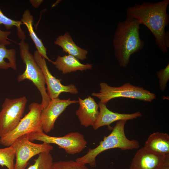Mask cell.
<instances>
[{
	"label": "cell",
	"instance_id": "obj_5",
	"mask_svg": "<svg viewBox=\"0 0 169 169\" xmlns=\"http://www.w3.org/2000/svg\"><path fill=\"white\" fill-rule=\"evenodd\" d=\"M100 90L98 93L93 92L91 95L99 98L102 103L106 104L109 100L119 97L137 99L151 102L156 98L155 94L142 87L134 85L127 82L119 87L109 85L105 82L100 84Z\"/></svg>",
	"mask_w": 169,
	"mask_h": 169
},
{
	"label": "cell",
	"instance_id": "obj_17",
	"mask_svg": "<svg viewBox=\"0 0 169 169\" xmlns=\"http://www.w3.org/2000/svg\"><path fill=\"white\" fill-rule=\"evenodd\" d=\"M54 43L60 47L63 52L73 56L79 60H83L87 58L88 51L77 45L69 32L58 36Z\"/></svg>",
	"mask_w": 169,
	"mask_h": 169
},
{
	"label": "cell",
	"instance_id": "obj_12",
	"mask_svg": "<svg viewBox=\"0 0 169 169\" xmlns=\"http://www.w3.org/2000/svg\"><path fill=\"white\" fill-rule=\"evenodd\" d=\"M169 156L155 154L142 147L136 153L129 169H159Z\"/></svg>",
	"mask_w": 169,
	"mask_h": 169
},
{
	"label": "cell",
	"instance_id": "obj_7",
	"mask_svg": "<svg viewBox=\"0 0 169 169\" xmlns=\"http://www.w3.org/2000/svg\"><path fill=\"white\" fill-rule=\"evenodd\" d=\"M30 141H38L49 144H55L64 149L69 154L74 155L81 152L86 147L87 142L83 135L78 132H71L62 137L48 136L43 131L30 133Z\"/></svg>",
	"mask_w": 169,
	"mask_h": 169
},
{
	"label": "cell",
	"instance_id": "obj_27",
	"mask_svg": "<svg viewBox=\"0 0 169 169\" xmlns=\"http://www.w3.org/2000/svg\"><path fill=\"white\" fill-rule=\"evenodd\" d=\"M159 169H169V156Z\"/></svg>",
	"mask_w": 169,
	"mask_h": 169
},
{
	"label": "cell",
	"instance_id": "obj_20",
	"mask_svg": "<svg viewBox=\"0 0 169 169\" xmlns=\"http://www.w3.org/2000/svg\"><path fill=\"white\" fill-rule=\"evenodd\" d=\"M38 155L34 164L27 169H53L54 162L50 152H44Z\"/></svg>",
	"mask_w": 169,
	"mask_h": 169
},
{
	"label": "cell",
	"instance_id": "obj_4",
	"mask_svg": "<svg viewBox=\"0 0 169 169\" xmlns=\"http://www.w3.org/2000/svg\"><path fill=\"white\" fill-rule=\"evenodd\" d=\"M18 45L20 57L25 64L26 69L22 74L18 75L17 80L20 82L28 79L33 83L40 93L42 97L41 104L43 109L48 105L51 100L46 92L44 74L33 55L30 53L28 44L24 40H22Z\"/></svg>",
	"mask_w": 169,
	"mask_h": 169
},
{
	"label": "cell",
	"instance_id": "obj_15",
	"mask_svg": "<svg viewBox=\"0 0 169 169\" xmlns=\"http://www.w3.org/2000/svg\"><path fill=\"white\" fill-rule=\"evenodd\" d=\"M51 63L64 74L78 70L82 71L90 70L93 67L92 64H82L79 59L69 54L58 56L56 60L52 61Z\"/></svg>",
	"mask_w": 169,
	"mask_h": 169
},
{
	"label": "cell",
	"instance_id": "obj_25",
	"mask_svg": "<svg viewBox=\"0 0 169 169\" xmlns=\"http://www.w3.org/2000/svg\"><path fill=\"white\" fill-rule=\"evenodd\" d=\"M11 33L10 31H3L0 29V43L6 46L10 44L11 43L8 40L9 39L8 37Z\"/></svg>",
	"mask_w": 169,
	"mask_h": 169
},
{
	"label": "cell",
	"instance_id": "obj_10",
	"mask_svg": "<svg viewBox=\"0 0 169 169\" xmlns=\"http://www.w3.org/2000/svg\"><path fill=\"white\" fill-rule=\"evenodd\" d=\"M33 56L43 71L47 86V93L51 99L59 98L60 94L63 92L74 95L78 93V90L74 84L63 85L61 83V79L52 75L48 69L45 59L37 50L34 51Z\"/></svg>",
	"mask_w": 169,
	"mask_h": 169
},
{
	"label": "cell",
	"instance_id": "obj_14",
	"mask_svg": "<svg viewBox=\"0 0 169 169\" xmlns=\"http://www.w3.org/2000/svg\"><path fill=\"white\" fill-rule=\"evenodd\" d=\"M100 111L99 115L93 127L94 130L104 126L110 125L112 123L120 120H127L136 119L141 116L140 111L132 114H121L113 112L106 107V104L99 101L98 104Z\"/></svg>",
	"mask_w": 169,
	"mask_h": 169
},
{
	"label": "cell",
	"instance_id": "obj_1",
	"mask_svg": "<svg viewBox=\"0 0 169 169\" xmlns=\"http://www.w3.org/2000/svg\"><path fill=\"white\" fill-rule=\"evenodd\" d=\"M169 4V0L136 3L127 7L126 12L127 17L136 19L149 29L155 37L156 44L164 53L167 52L169 47V32L165 31L169 23L166 12Z\"/></svg>",
	"mask_w": 169,
	"mask_h": 169
},
{
	"label": "cell",
	"instance_id": "obj_19",
	"mask_svg": "<svg viewBox=\"0 0 169 169\" xmlns=\"http://www.w3.org/2000/svg\"><path fill=\"white\" fill-rule=\"evenodd\" d=\"M16 59L15 50L8 49L5 45L0 43V69L6 70L11 68L16 70Z\"/></svg>",
	"mask_w": 169,
	"mask_h": 169
},
{
	"label": "cell",
	"instance_id": "obj_24",
	"mask_svg": "<svg viewBox=\"0 0 169 169\" xmlns=\"http://www.w3.org/2000/svg\"><path fill=\"white\" fill-rule=\"evenodd\" d=\"M156 75L159 79L160 89L163 92L167 87V84L169 80V64L165 68L157 71Z\"/></svg>",
	"mask_w": 169,
	"mask_h": 169
},
{
	"label": "cell",
	"instance_id": "obj_22",
	"mask_svg": "<svg viewBox=\"0 0 169 169\" xmlns=\"http://www.w3.org/2000/svg\"><path fill=\"white\" fill-rule=\"evenodd\" d=\"M22 24L21 21L14 20L8 18L0 9V25H4L7 30H9L13 26H15L17 28L18 36L21 40H25L26 38L24 32L20 27Z\"/></svg>",
	"mask_w": 169,
	"mask_h": 169
},
{
	"label": "cell",
	"instance_id": "obj_6",
	"mask_svg": "<svg viewBox=\"0 0 169 169\" xmlns=\"http://www.w3.org/2000/svg\"><path fill=\"white\" fill-rule=\"evenodd\" d=\"M42 109L41 104L35 102L31 103L28 113L22 118L14 129L0 138V144L6 147L9 146L23 135L43 131L40 120Z\"/></svg>",
	"mask_w": 169,
	"mask_h": 169
},
{
	"label": "cell",
	"instance_id": "obj_16",
	"mask_svg": "<svg viewBox=\"0 0 169 169\" xmlns=\"http://www.w3.org/2000/svg\"><path fill=\"white\" fill-rule=\"evenodd\" d=\"M144 147L155 154L169 155V136L166 133L157 132L152 133L145 141Z\"/></svg>",
	"mask_w": 169,
	"mask_h": 169
},
{
	"label": "cell",
	"instance_id": "obj_2",
	"mask_svg": "<svg viewBox=\"0 0 169 169\" xmlns=\"http://www.w3.org/2000/svg\"><path fill=\"white\" fill-rule=\"evenodd\" d=\"M140 25L138 20L127 16L117 24L112 42L115 55L121 67H126L131 55L144 46L140 36Z\"/></svg>",
	"mask_w": 169,
	"mask_h": 169
},
{
	"label": "cell",
	"instance_id": "obj_3",
	"mask_svg": "<svg viewBox=\"0 0 169 169\" xmlns=\"http://www.w3.org/2000/svg\"><path fill=\"white\" fill-rule=\"evenodd\" d=\"M126 121H117L110 133L105 136L97 147L89 149L85 155L75 161L83 164H89L91 167H94L96 166V158L104 151L113 148H119L123 151L138 148L139 142L136 140H129L125 136V126Z\"/></svg>",
	"mask_w": 169,
	"mask_h": 169
},
{
	"label": "cell",
	"instance_id": "obj_9",
	"mask_svg": "<svg viewBox=\"0 0 169 169\" xmlns=\"http://www.w3.org/2000/svg\"><path fill=\"white\" fill-rule=\"evenodd\" d=\"M29 134L18 138L11 145L15 152L14 169H26L28 161L33 156L44 152H50L53 149L50 144L32 142L29 139Z\"/></svg>",
	"mask_w": 169,
	"mask_h": 169
},
{
	"label": "cell",
	"instance_id": "obj_23",
	"mask_svg": "<svg viewBox=\"0 0 169 169\" xmlns=\"http://www.w3.org/2000/svg\"><path fill=\"white\" fill-rule=\"evenodd\" d=\"M53 169H89L85 165L72 160L54 162Z\"/></svg>",
	"mask_w": 169,
	"mask_h": 169
},
{
	"label": "cell",
	"instance_id": "obj_8",
	"mask_svg": "<svg viewBox=\"0 0 169 169\" xmlns=\"http://www.w3.org/2000/svg\"><path fill=\"white\" fill-rule=\"evenodd\" d=\"M27 102L25 96L5 99L0 111V138L18 125L22 118Z\"/></svg>",
	"mask_w": 169,
	"mask_h": 169
},
{
	"label": "cell",
	"instance_id": "obj_26",
	"mask_svg": "<svg viewBox=\"0 0 169 169\" xmlns=\"http://www.w3.org/2000/svg\"><path fill=\"white\" fill-rule=\"evenodd\" d=\"M43 1L42 0H30L29 2L32 6L34 8H38L42 3Z\"/></svg>",
	"mask_w": 169,
	"mask_h": 169
},
{
	"label": "cell",
	"instance_id": "obj_21",
	"mask_svg": "<svg viewBox=\"0 0 169 169\" xmlns=\"http://www.w3.org/2000/svg\"><path fill=\"white\" fill-rule=\"evenodd\" d=\"M15 151L12 146L0 149V165L8 169H14Z\"/></svg>",
	"mask_w": 169,
	"mask_h": 169
},
{
	"label": "cell",
	"instance_id": "obj_11",
	"mask_svg": "<svg viewBox=\"0 0 169 169\" xmlns=\"http://www.w3.org/2000/svg\"><path fill=\"white\" fill-rule=\"evenodd\" d=\"M78 103L70 99H60L54 98L48 105L43 109L40 114V120L43 131L48 133L53 130L55 121L58 117L70 105Z\"/></svg>",
	"mask_w": 169,
	"mask_h": 169
},
{
	"label": "cell",
	"instance_id": "obj_18",
	"mask_svg": "<svg viewBox=\"0 0 169 169\" xmlns=\"http://www.w3.org/2000/svg\"><path fill=\"white\" fill-rule=\"evenodd\" d=\"M21 21L27 27L29 33V35L34 42L37 49V50L45 59L51 63L52 61L47 55L46 48L44 45L42 40L38 37L33 30V17L28 9H26L24 12Z\"/></svg>",
	"mask_w": 169,
	"mask_h": 169
},
{
	"label": "cell",
	"instance_id": "obj_13",
	"mask_svg": "<svg viewBox=\"0 0 169 169\" xmlns=\"http://www.w3.org/2000/svg\"><path fill=\"white\" fill-rule=\"evenodd\" d=\"M79 106L76 111L80 125L85 127L93 126L99 115L98 104L89 96L84 99L78 98Z\"/></svg>",
	"mask_w": 169,
	"mask_h": 169
}]
</instances>
